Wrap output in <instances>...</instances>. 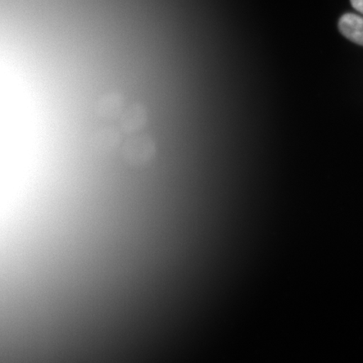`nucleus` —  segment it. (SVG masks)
<instances>
[{"label": "nucleus", "mask_w": 363, "mask_h": 363, "mask_svg": "<svg viewBox=\"0 0 363 363\" xmlns=\"http://www.w3.org/2000/svg\"><path fill=\"white\" fill-rule=\"evenodd\" d=\"M125 106L124 94L119 91H110L97 99L94 104L95 116L104 121L116 119L124 112Z\"/></svg>", "instance_id": "3"}, {"label": "nucleus", "mask_w": 363, "mask_h": 363, "mask_svg": "<svg viewBox=\"0 0 363 363\" xmlns=\"http://www.w3.org/2000/svg\"><path fill=\"white\" fill-rule=\"evenodd\" d=\"M148 108L143 104L136 102L126 107L120 116L119 129L121 133L133 135L139 134L148 125Z\"/></svg>", "instance_id": "2"}, {"label": "nucleus", "mask_w": 363, "mask_h": 363, "mask_svg": "<svg viewBox=\"0 0 363 363\" xmlns=\"http://www.w3.org/2000/svg\"><path fill=\"white\" fill-rule=\"evenodd\" d=\"M122 135L119 128L113 126L103 125L94 130L92 142L97 151L108 153L121 147Z\"/></svg>", "instance_id": "4"}, {"label": "nucleus", "mask_w": 363, "mask_h": 363, "mask_svg": "<svg viewBox=\"0 0 363 363\" xmlns=\"http://www.w3.org/2000/svg\"><path fill=\"white\" fill-rule=\"evenodd\" d=\"M339 30L345 38L363 47V18L346 13L339 21Z\"/></svg>", "instance_id": "5"}, {"label": "nucleus", "mask_w": 363, "mask_h": 363, "mask_svg": "<svg viewBox=\"0 0 363 363\" xmlns=\"http://www.w3.org/2000/svg\"><path fill=\"white\" fill-rule=\"evenodd\" d=\"M121 148L122 160L134 169H142L151 164L157 155L156 140L147 134L130 135Z\"/></svg>", "instance_id": "1"}, {"label": "nucleus", "mask_w": 363, "mask_h": 363, "mask_svg": "<svg viewBox=\"0 0 363 363\" xmlns=\"http://www.w3.org/2000/svg\"><path fill=\"white\" fill-rule=\"evenodd\" d=\"M352 6L355 10L363 15V0H351Z\"/></svg>", "instance_id": "6"}]
</instances>
